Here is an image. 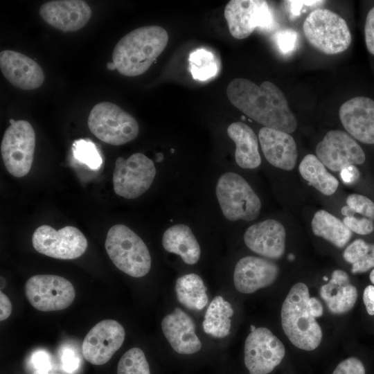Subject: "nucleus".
I'll list each match as a JSON object with an SVG mask.
<instances>
[{"label":"nucleus","instance_id":"aec40b11","mask_svg":"<svg viewBox=\"0 0 374 374\" xmlns=\"http://www.w3.org/2000/svg\"><path fill=\"white\" fill-rule=\"evenodd\" d=\"M0 68L6 80L21 89H36L44 80L41 66L32 58L15 51L0 53Z\"/></svg>","mask_w":374,"mask_h":374},{"label":"nucleus","instance_id":"cd10ccee","mask_svg":"<svg viewBox=\"0 0 374 374\" xmlns=\"http://www.w3.org/2000/svg\"><path fill=\"white\" fill-rule=\"evenodd\" d=\"M233 309L222 296H216L210 303L202 322L205 333L215 338H224L230 333Z\"/></svg>","mask_w":374,"mask_h":374},{"label":"nucleus","instance_id":"5701e85b","mask_svg":"<svg viewBox=\"0 0 374 374\" xmlns=\"http://www.w3.org/2000/svg\"><path fill=\"white\" fill-rule=\"evenodd\" d=\"M320 296L330 312L341 314L350 311L357 299L356 287L350 284L348 274L343 270L333 271L330 280L321 286Z\"/></svg>","mask_w":374,"mask_h":374},{"label":"nucleus","instance_id":"5fc2aeb1","mask_svg":"<svg viewBox=\"0 0 374 374\" xmlns=\"http://www.w3.org/2000/svg\"><path fill=\"white\" fill-rule=\"evenodd\" d=\"M16 121H15L14 119H10L9 122L10 124H12L15 122Z\"/></svg>","mask_w":374,"mask_h":374},{"label":"nucleus","instance_id":"6ab92c4d","mask_svg":"<svg viewBox=\"0 0 374 374\" xmlns=\"http://www.w3.org/2000/svg\"><path fill=\"white\" fill-rule=\"evenodd\" d=\"M285 237L283 225L268 219L249 226L244 234V241L256 253L268 259H278L285 253Z\"/></svg>","mask_w":374,"mask_h":374},{"label":"nucleus","instance_id":"58836bf2","mask_svg":"<svg viewBox=\"0 0 374 374\" xmlns=\"http://www.w3.org/2000/svg\"><path fill=\"white\" fill-rule=\"evenodd\" d=\"M364 35L366 48L374 55V7L368 11L364 26Z\"/></svg>","mask_w":374,"mask_h":374},{"label":"nucleus","instance_id":"39448f33","mask_svg":"<svg viewBox=\"0 0 374 374\" xmlns=\"http://www.w3.org/2000/svg\"><path fill=\"white\" fill-rule=\"evenodd\" d=\"M303 30L308 42L326 55L344 52L350 46L352 37L345 19L326 8H317L305 19Z\"/></svg>","mask_w":374,"mask_h":374},{"label":"nucleus","instance_id":"423d86ee","mask_svg":"<svg viewBox=\"0 0 374 374\" xmlns=\"http://www.w3.org/2000/svg\"><path fill=\"white\" fill-rule=\"evenodd\" d=\"M215 194L223 215L228 220L252 221L260 214V198L248 182L237 173L223 174L217 181Z\"/></svg>","mask_w":374,"mask_h":374},{"label":"nucleus","instance_id":"8fccbe9b","mask_svg":"<svg viewBox=\"0 0 374 374\" xmlns=\"http://www.w3.org/2000/svg\"><path fill=\"white\" fill-rule=\"evenodd\" d=\"M107 67L108 69H109V70H114V69H116V66H115V64H114L113 62H108V63L107 64Z\"/></svg>","mask_w":374,"mask_h":374},{"label":"nucleus","instance_id":"0eeeda50","mask_svg":"<svg viewBox=\"0 0 374 374\" xmlns=\"http://www.w3.org/2000/svg\"><path fill=\"white\" fill-rule=\"evenodd\" d=\"M87 124L94 136L113 145H121L134 140L139 131L136 120L110 102H101L94 105L89 113Z\"/></svg>","mask_w":374,"mask_h":374},{"label":"nucleus","instance_id":"9d476101","mask_svg":"<svg viewBox=\"0 0 374 374\" xmlns=\"http://www.w3.org/2000/svg\"><path fill=\"white\" fill-rule=\"evenodd\" d=\"M24 290L30 304L44 312L64 310L73 303L75 296L71 282L51 274L31 276L26 282Z\"/></svg>","mask_w":374,"mask_h":374},{"label":"nucleus","instance_id":"2eb2a0df","mask_svg":"<svg viewBox=\"0 0 374 374\" xmlns=\"http://www.w3.org/2000/svg\"><path fill=\"white\" fill-rule=\"evenodd\" d=\"M125 337V329L121 323L112 319L103 320L84 337L82 345V355L91 364H105L121 347Z\"/></svg>","mask_w":374,"mask_h":374},{"label":"nucleus","instance_id":"7c9ffc66","mask_svg":"<svg viewBox=\"0 0 374 374\" xmlns=\"http://www.w3.org/2000/svg\"><path fill=\"white\" fill-rule=\"evenodd\" d=\"M117 374H150L143 351L132 348L125 352L118 362Z\"/></svg>","mask_w":374,"mask_h":374},{"label":"nucleus","instance_id":"412c9836","mask_svg":"<svg viewBox=\"0 0 374 374\" xmlns=\"http://www.w3.org/2000/svg\"><path fill=\"white\" fill-rule=\"evenodd\" d=\"M161 329L172 349L179 354H194L202 348L193 320L179 308H175L163 319Z\"/></svg>","mask_w":374,"mask_h":374},{"label":"nucleus","instance_id":"f03ea898","mask_svg":"<svg viewBox=\"0 0 374 374\" xmlns=\"http://www.w3.org/2000/svg\"><path fill=\"white\" fill-rule=\"evenodd\" d=\"M168 42V34L161 26L152 25L138 28L118 42L113 51L112 62L123 75H141L164 51Z\"/></svg>","mask_w":374,"mask_h":374},{"label":"nucleus","instance_id":"09e8293b","mask_svg":"<svg viewBox=\"0 0 374 374\" xmlns=\"http://www.w3.org/2000/svg\"><path fill=\"white\" fill-rule=\"evenodd\" d=\"M155 159H156V161L157 162H161L163 161V155L162 153L161 152H159V153H157L156 155H155Z\"/></svg>","mask_w":374,"mask_h":374},{"label":"nucleus","instance_id":"f8f14e48","mask_svg":"<svg viewBox=\"0 0 374 374\" xmlns=\"http://www.w3.org/2000/svg\"><path fill=\"white\" fill-rule=\"evenodd\" d=\"M244 353V364L250 374H267L280 364L285 349L271 330L260 327L247 336Z\"/></svg>","mask_w":374,"mask_h":374},{"label":"nucleus","instance_id":"4d7b16f0","mask_svg":"<svg viewBox=\"0 0 374 374\" xmlns=\"http://www.w3.org/2000/svg\"><path fill=\"white\" fill-rule=\"evenodd\" d=\"M171 152H174V150H173V149H172V150H171Z\"/></svg>","mask_w":374,"mask_h":374},{"label":"nucleus","instance_id":"4be33fe9","mask_svg":"<svg viewBox=\"0 0 374 374\" xmlns=\"http://www.w3.org/2000/svg\"><path fill=\"white\" fill-rule=\"evenodd\" d=\"M258 139L264 156L270 164L285 170L294 168L298 152L291 135L263 127L258 132Z\"/></svg>","mask_w":374,"mask_h":374},{"label":"nucleus","instance_id":"c9c22d12","mask_svg":"<svg viewBox=\"0 0 374 374\" xmlns=\"http://www.w3.org/2000/svg\"><path fill=\"white\" fill-rule=\"evenodd\" d=\"M343 222L351 231L359 235H368L374 230L373 221L366 217H345Z\"/></svg>","mask_w":374,"mask_h":374},{"label":"nucleus","instance_id":"ddd939ff","mask_svg":"<svg viewBox=\"0 0 374 374\" xmlns=\"http://www.w3.org/2000/svg\"><path fill=\"white\" fill-rule=\"evenodd\" d=\"M231 35L235 39L248 37L260 27L270 29L274 20L268 3L262 0H231L224 8Z\"/></svg>","mask_w":374,"mask_h":374},{"label":"nucleus","instance_id":"de8ad7c7","mask_svg":"<svg viewBox=\"0 0 374 374\" xmlns=\"http://www.w3.org/2000/svg\"><path fill=\"white\" fill-rule=\"evenodd\" d=\"M33 374H73V373L66 371L62 366V365L61 366L56 365L55 366H53L49 371L46 372L35 371L34 373H33Z\"/></svg>","mask_w":374,"mask_h":374},{"label":"nucleus","instance_id":"b1692460","mask_svg":"<svg viewBox=\"0 0 374 374\" xmlns=\"http://www.w3.org/2000/svg\"><path fill=\"white\" fill-rule=\"evenodd\" d=\"M227 134L235 144V158L237 164L244 169H254L261 163L258 140L253 130L242 122L229 125Z\"/></svg>","mask_w":374,"mask_h":374},{"label":"nucleus","instance_id":"c85d7f7f","mask_svg":"<svg viewBox=\"0 0 374 374\" xmlns=\"http://www.w3.org/2000/svg\"><path fill=\"white\" fill-rule=\"evenodd\" d=\"M299 170L302 177L322 194L332 195L336 192L339 181L314 154L305 156Z\"/></svg>","mask_w":374,"mask_h":374},{"label":"nucleus","instance_id":"a211bd4d","mask_svg":"<svg viewBox=\"0 0 374 374\" xmlns=\"http://www.w3.org/2000/svg\"><path fill=\"white\" fill-rule=\"evenodd\" d=\"M39 15L52 27L63 32H73L87 24L91 9L84 1L56 0L42 4Z\"/></svg>","mask_w":374,"mask_h":374},{"label":"nucleus","instance_id":"c03bdc74","mask_svg":"<svg viewBox=\"0 0 374 374\" xmlns=\"http://www.w3.org/2000/svg\"><path fill=\"white\" fill-rule=\"evenodd\" d=\"M12 312V304L8 297L0 292V320L4 321L9 317Z\"/></svg>","mask_w":374,"mask_h":374},{"label":"nucleus","instance_id":"ea45409f","mask_svg":"<svg viewBox=\"0 0 374 374\" xmlns=\"http://www.w3.org/2000/svg\"><path fill=\"white\" fill-rule=\"evenodd\" d=\"M62 366L67 371L73 373L80 365V359L75 351L71 348H64L61 355Z\"/></svg>","mask_w":374,"mask_h":374},{"label":"nucleus","instance_id":"6e6552de","mask_svg":"<svg viewBox=\"0 0 374 374\" xmlns=\"http://www.w3.org/2000/svg\"><path fill=\"white\" fill-rule=\"evenodd\" d=\"M35 133L25 120L16 121L6 129L1 144V153L7 170L14 177L26 175L33 164Z\"/></svg>","mask_w":374,"mask_h":374},{"label":"nucleus","instance_id":"393cba45","mask_svg":"<svg viewBox=\"0 0 374 374\" xmlns=\"http://www.w3.org/2000/svg\"><path fill=\"white\" fill-rule=\"evenodd\" d=\"M162 244L166 251L179 255L188 265H194L199 260V244L190 228L186 224H179L166 229Z\"/></svg>","mask_w":374,"mask_h":374},{"label":"nucleus","instance_id":"2f4dec72","mask_svg":"<svg viewBox=\"0 0 374 374\" xmlns=\"http://www.w3.org/2000/svg\"><path fill=\"white\" fill-rule=\"evenodd\" d=\"M72 150L75 158L90 169L96 170L101 166L102 157L96 145L91 141L84 139L75 141Z\"/></svg>","mask_w":374,"mask_h":374},{"label":"nucleus","instance_id":"c756f323","mask_svg":"<svg viewBox=\"0 0 374 374\" xmlns=\"http://www.w3.org/2000/svg\"><path fill=\"white\" fill-rule=\"evenodd\" d=\"M188 60L190 71L195 80L204 81L215 75L218 71L214 55L204 48L192 52Z\"/></svg>","mask_w":374,"mask_h":374},{"label":"nucleus","instance_id":"49530a36","mask_svg":"<svg viewBox=\"0 0 374 374\" xmlns=\"http://www.w3.org/2000/svg\"><path fill=\"white\" fill-rule=\"evenodd\" d=\"M309 305L312 314L315 317H319L323 314V305L320 301L315 297H310Z\"/></svg>","mask_w":374,"mask_h":374},{"label":"nucleus","instance_id":"bb28decb","mask_svg":"<svg viewBox=\"0 0 374 374\" xmlns=\"http://www.w3.org/2000/svg\"><path fill=\"white\" fill-rule=\"evenodd\" d=\"M178 301L190 310H202L208 303L207 288L196 274L179 277L175 287Z\"/></svg>","mask_w":374,"mask_h":374},{"label":"nucleus","instance_id":"7ed1b4c3","mask_svg":"<svg viewBox=\"0 0 374 374\" xmlns=\"http://www.w3.org/2000/svg\"><path fill=\"white\" fill-rule=\"evenodd\" d=\"M308 286L297 283L290 289L281 308V324L290 341L304 350L317 348L322 339V330L309 305Z\"/></svg>","mask_w":374,"mask_h":374},{"label":"nucleus","instance_id":"4c0bfd02","mask_svg":"<svg viewBox=\"0 0 374 374\" xmlns=\"http://www.w3.org/2000/svg\"><path fill=\"white\" fill-rule=\"evenodd\" d=\"M30 362L35 371L46 372L53 367L48 353L42 350L35 351L32 355Z\"/></svg>","mask_w":374,"mask_h":374},{"label":"nucleus","instance_id":"20e7f679","mask_svg":"<svg viewBox=\"0 0 374 374\" xmlns=\"http://www.w3.org/2000/svg\"><path fill=\"white\" fill-rule=\"evenodd\" d=\"M105 246L114 265L126 274L140 278L150 270L152 260L146 244L128 226H112L107 232Z\"/></svg>","mask_w":374,"mask_h":374},{"label":"nucleus","instance_id":"37998d69","mask_svg":"<svg viewBox=\"0 0 374 374\" xmlns=\"http://www.w3.org/2000/svg\"><path fill=\"white\" fill-rule=\"evenodd\" d=\"M359 171L355 165H350L340 171V177L346 184H353L359 178Z\"/></svg>","mask_w":374,"mask_h":374},{"label":"nucleus","instance_id":"603ef678","mask_svg":"<svg viewBox=\"0 0 374 374\" xmlns=\"http://www.w3.org/2000/svg\"><path fill=\"white\" fill-rule=\"evenodd\" d=\"M287 258H288V259H289L290 260H294V258H295V257H294V254L290 253V254L288 255V257H287Z\"/></svg>","mask_w":374,"mask_h":374},{"label":"nucleus","instance_id":"13d9d810","mask_svg":"<svg viewBox=\"0 0 374 374\" xmlns=\"http://www.w3.org/2000/svg\"><path fill=\"white\" fill-rule=\"evenodd\" d=\"M373 295H374V288H373Z\"/></svg>","mask_w":374,"mask_h":374},{"label":"nucleus","instance_id":"473e14b6","mask_svg":"<svg viewBox=\"0 0 374 374\" xmlns=\"http://www.w3.org/2000/svg\"><path fill=\"white\" fill-rule=\"evenodd\" d=\"M346 204L355 213H359L364 217L374 220V202L367 197L351 194L347 197Z\"/></svg>","mask_w":374,"mask_h":374},{"label":"nucleus","instance_id":"864d4df0","mask_svg":"<svg viewBox=\"0 0 374 374\" xmlns=\"http://www.w3.org/2000/svg\"><path fill=\"white\" fill-rule=\"evenodd\" d=\"M250 328H251V332H252V331H253V330H255L256 329V327L254 326H253V325L251 326Z\"/></svg>","mask_w":374,"mask_h":374},{"label":"nucleus","instance_id":"9b49d317","mask_svg":"<svg viewBox=\"0 0 374 374\" xmlns=\"http://www.w3.org/2000/svg\"><path fill=\"white\" fill-rule=\"evenodd\" d=\"M34 249L47 256L72 260L81 256L87 247V240L76 227L66 226L55 230L49 225H42L33 233Z\"/></svg>","mask_w":374,"mask_h":374},{"label":"nucleus","instance_id":"3c124183","mask_svg":"<svg viewBox=\"0 0 374 374\" xmlns=\"http://www.w3.org/2000/svg\"><path fill=\"white\" fill-rule=\"evenodd\" d=\"M370 280L374 284V269L371 271L370 274Z\"/></svg>","mask_w":374,"mask_h":374},{"label":"nucleus","instance_id":"79ce46f5","mask_svg":"<svg viewBox=\"0 0 374 374\" xmlns=\"http://www.w3.org/2000/svg\"><path fill=\"white\" fill-rule=\"evenodd\" d=\"M289 6L290 18L298 17L301 14L303 7L316 6L322 3L323 1H284Z\"/></svg>","mask_w":374,"mask_h":374},{"label":"nucleus","instance_id":"f704fd0d","mask_svg":"<svg viewBox=\"0 0 374 374\" xmlns=\"http://www.w3.org/2000/svg\"><path fill=\"white\" fill-rule=\"evenodd\" d=\"M370 244L362 239H357L344 250V258L346 262L353 265L364 257L368 252Z\"/></svg>","mask_w":374,"mask_h":374},{"label":"nucleus","instance_id":"72a5a7b5","mask_svg":"<svg viewBox=\"0 0 374 374\" xmlns=\"http://www.w3.org/2000/svg\"><path fill=\"white\" fill-rule=\"evenodd\" d=\"M299 35L296 31L291 28L277 31L274 35L276 44L278 50L284 55L292 53L296 47Z\"/></svg>","mask_w":374,"mask_h":374},{"label":"nucleus","instance_id":"6e6d98bb","mask_svg":"<svg viewBox=\"0 0 374 374\" xmlns=\"http://www.w3.org/2000/svg\"><path fill=\"white\" fill-rule=\"evenodd\" d=\"M323 280H328V278L326 277V276H324V277H323Z\"/></svg>","mask_w":374,"mask_h":374},{"label":"nucleus","instance_id":"e433bc0d","mask_svg":"<svg viewBox=\"0 0 374 374\" xmlns=\"http://www.w3.org/2000/svg\"><path fill=\"white\" fill-rule=\"evenodd\" d=\"M332 374H366V371L358 358L351 357L341 362Z\"/></svg>","mask_w":374,"mask_h":374},{"label":"nucleus","instance_id":"f3484780","mask_svg":"<svg viewBox=\"0 0 374 374\" xmlns=\"http://www.w3.org/2000/svg\"><path fill=\"white\" fill-rule=\"evenodd\" d=\"M278 274L279 268L274 262L260 257L245 256L235 266L233 283L238 292L251 294L271 285Z\"/></svg>","mask_w":374,"mask_h":374},{"label":"nucleus","instance_id":"a18cd8bd","mask_svg":"<svg viewBox=\"0 0 374 374\" xmlns=\"http://www.w3.org/2000/svg\"><path fill=\"white\" fill-rule=\"evenodd\" d=\"M373 285H368L364 291L363 301L366 308L367 312L370 315L374 314V295Z\"/></svg>","mask_w":374,"mask_h":374},{"label":"nucleus","instance_id":"dca6fc26","mask_svg":"<svg viewBox=\"0 0 374 374\" xmlns=\"http://www.w3.org/2000/svg\"><path fill=\"white\" fill-rule=\"evenodd\" d=\"M341 124L359 141L374 144V100L356 96L343 103L339 111Z\"/></svg>","mask_w":374,"mask_h":374},{"label":"nucleus","instance_id":"4468645a","mask_svg":"<svg viewBox=\"0 0 374 374\" xmlns=\"http://www.w3.org/2000/svg\"><path fill=\"white\" fill-rule=\"evenodd\" d=\"M316 156L330 170L337 172L350 165H361L366 159L364 150L348 134L330 130L317 145Z\"/></svg>","mask_w":374,"mask_h":374},{"label":"nucleus","instance_id":"f257e3e1","mask_svg":"<svg viewBox=\"0 0 374 374\" xmlns=\"http://www.w3.org/2000/svg\"><path fill=\"white\" fill-rule=\"evenodd\" d=\"M231 103L265 127L292 133L297 127L283 91L274 83L265 81L260 86L249 80L235 78L226 88Z\"/></svg>","mask_w":374,"mask_h":374},{"label":"nucleus","instance_id":"1a4fd4ad","mask_svg":"<svg viewBox=\"0 0 374 374\" xmlns=\"http://www.w3.org/2000/svg\"><path fill=\"white\" fill-rule=\"evenodd\" d=\"M155 175L153 161L142 153H134L127 159L118 157L113 173L114 192L126 199L139 197L150 187Z\"/></svg>","mask_w":374,"mask_h":374},{"label":"nucleus","instance_id":"a19ab883","mask_svg":"<svg viewBox=\"0 0 374 374\" xmlns=\"http://www.w3.org/2000/svg\"><path fill=\"white\" fill-rule=\"evenodd\" d=\"M374 267V244H370L368 252L357 262L352 265L353 274L364 273Z\"/></svg>","mask_w":374,"mask_h":374},{"label":"nucleus","instance_id":"a878e982","mask_svg":"<svg viewBox=\"0 0 374 374\" xmlns=\"http://www.w3.org/2000/svg\"><path fill=\"white\" fill-rule=\"evenodd\" d=\"M311 225L314 235L324 238L338 248H343L352 237V231L348 226L325 210L315 213Z\"/></svg>","mask_w":374,"mask_h":374}]
</instances>
